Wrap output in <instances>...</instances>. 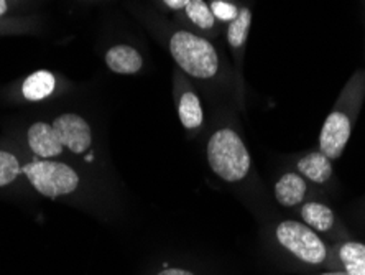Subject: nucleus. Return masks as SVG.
Returning a JSON list of instances; mask_svg holds the SVG:
<instances>
[{"label": "nucleus", "mask_w": 365, "mask_h": 275, "mask_svg": "<svg viewBox=\"0 0 365 275\" xmlns=\"http://www.w3.org/2000/svg\"><path fill=\"white\" fill-rule=\"evenodd\" d=\"M207 161L225 181H240L250 170V154L232 129H219L207 144Z\"/></svg>", "instance_id": "obj_1"}, {"label": "nucleus", "mask_w": 365, "mask_h": 275, "mask_svg": "<svg viewBox=\"0 0 365 275\" xmlns=\"http://www.w3.org/2000/svg\"><path fill=\"white\" fill-rule=\"evenodd\" d=\"M170 50L182 71L200 79H209L217 73L219 58L207 40L190 31H178L171 36Z\"/></svg>", "instance_id": "obj_2"}, {"label": "nucleus", "mask_w": 365, "mask_h": 275, "mask_svg": "<svg viewBox=\"0 0 365 275\" xmlns=\"http://www.w3.org/2000/svg\"><path fill=\"white\" fill-rule=\"evenodd\" d=\"M277 239L284 249L297 256L306 264H323L327 257V249L319 236L309 226L298 221H283L277 226Z\"/></svg>", "instance_id": "obj_3"}, {"label": "nucleus", "mask_w": 365, "mask_h": 275, "mask_svg": "<svg viewBox=\"0 0 365 275\" xmlns=\"http://www.w3.org/2000/svg\"><path fill=\"white\" fill-rule=\"evenodd\" d=\"M25 175L29 176L36 191L48 198L69 195L79 185L78 174L64 164L56 161H34L26 165Z\"/></svg>", "instance_id": "obj_4"}, {"label": "nucleus", "mask_w": 365, "mask_h": 275, "mask_svg": "<svg viewBox=\"0 0 365 275\" xmlns=\"http://www.w3.org/2000/svg\"><path fill=\"white\" fill-rule=\"evenodd\" d=\"M352 134V116L342 109H334L323 124L319 136V152L329 160L339 159Z\"/></svg>", "instance_id": "obj_5"}, {"label": "nucleus", "mask_w": 365, "mask_h": 275, "mask_svg": "<svg viewBox=\"0 0 365 275\" xmlns=\"http://www.w3.org/2000/svg\"><path fill=\"white\" fill-rule=\"evenodd\" d=\"M53 129H55L60 142L74 154L86 152L93 142L88 122L78 114H63L56 117L53 122Z\"/></svg>", "instance_id": "obj_6"}, {"label": "nucleus", "mask_w": 365, "mask_h": 275, "mask_svg": "<svg viewBox=\"0 0 365 275\" xmlns=\"http://www.w3.org/2000/svg\"><path fill=\"white\" fill-rule=\"evenodd\" d=\"M29 145L36 155L45 159L56 157L64 147L53 126H48L45 122H36L29 129Z\"/></svg>", "instance_id": "obj_7"}, {"label": "nucleus", "mask_w": 365, "mask_h": 275, "mask_svg": "<svg viewBox=\"0 0 365 275\" xmlns=\"http://www.w3.org/2000/svg\"><path fill=\"white\" fill-rule=\"evenodd\" d=\"M106 63L114 73L135 74L142 69L143 59L135 48L127 45L112 46L106 55Z\"/></svg>", "instance_id": "obj_8"}, {"label": "nucleus", "mask_w": 365, "mask_h": 275, "mask_svg": "<svg viewBox=\"0 0 365 275\" xmlns=\"http://www.w3.org/2000/svg\"><path fill=\"white\" fill-rule=\"evenodd\" d=\"M306 181L298 174H284L275 185V198L282 206H294L306 196Z\"/></svg>", "instance_id": "obj_9"}, {"label": "nucleus", "mask_w": 365, "mask_h": 275, "mask_svg": "<svg viewBox=\"0 0 365 275\" xmlns=\"http://www.w3.org/2000/svg\"><path fill=\"white\" fill-rule=\"evenodd\" d=\"M298 171L313 183H326L332 175L331 160L323 152H311L298 161Z\"/></svg>", "instance_id": "obj_10"}, {"label": "nucleus", "mask_w": 365, "mask_h": 275, "mask_svg": "<svg viewBox=\"0 0 365 275\" xmlns=\"http://www.w3.org/2000/svg\"><path fill=\"white\" fill-rule=\"evenodd\" d=\"M53 89H55V76L45 69L31 73L21 86V93L29 101L45 99L53 93Z\"/></svg>", "instance_id": "obj_11"}, {"label": "nucleus", "mask_w": 365, "mask_h": 275, "mask_svg": "<svg viewBox=\"0 0 365 275\" xmlns=\"http://www.w3.org/2000/svg\"><path fill=\"white\" fill-rule=\"evenodd\" d=\"M302 218L306 226L319 233L331 231L336 221L332 209L323 203H306L302 208Z\"/></svg>", "instance_id": "obj_12"}, {"label": "nucleus", "mask_w": 365, "mask_h": 275, "mask_svg": "<svg viewBox=\"0 0 365 275\" xmlns=\"http://www.w3.org/2000/svg\"><path fill=\"white\" fill-rule=\"evenodd\" d=\"M337 254L349 275H365V244L362 242H346Z\"/></svg>", "instance_id": "obj_13"}, {"label": "nucleus", "mask_w": 365, "mask_h": 275, "mask_svg": "<svg viewBox=\"0 0 365 275\" xmlns=\"http://www.w3.org/2000/svg\"><path fill=\"white\" fill-rule=\"evenodd\" d=\"M180 121L186 129H196L202 124V107L195 93H185L178 104Z\"/></svg>", "instance_id": "obj_14"}, {"label": "nucleus", "mask_w": 365, "mask_h": 275, "mask_svg": "<svg viewBox=\"0 0 365 275\" xmlns=\"http://www.w3.org/2000/svg\"><path fill=\"white\" fill-rule=\"evenodd\" d=\"M250 21H252L250 10L247 7L240 9L237 17L230 21L229 30H227V40L230 43V46L239 48V46L244 45L245 40H247V35H249Z\"/></svg>", "instance_id": "obj_15"}, {"label": "nucleus", "mask_w": 365, "mask_h": 275, "mask_svg": "<svg viewBox=\"0 0 365 275\" xmlns=\"http://www.w3.org/2000/svg\"><path fill=\"white\" fill-rule=\"evenodd\" d=\"M187 17L192 21V24L200 26L202 30H209L214 26V15L211 12V7L204 2V0H191L190 4L185 7Z\"/></svg>", "instance_id": "obj_16"}, {"label": "nucleus", "mask_w": 365, "mask_h": 275, "mask_svg": "<svg viewBox=\"0 0 365 275\" xmlns=\"http://www.w3.org/2000/svg\"><path fill=\"white\" fill-rule=\"evenodd\" d=\"M20 174V165L17 159L9 152H0V186L9 185Z\"/></svg>", "instance_id": "obj_17"}, {"label": "nucleus", "mask_w": 365, "mask_h": 275, "mask_svg": "<svg viewBox=\"0 0 365 275\" xmlns=\"http://www.w3.org/2000/svg\"><path fill=\"white\" fill-rule=\"evenodd\" d=\"M211 12L216 19L222 20V21H232L235 17H237L239 10L234 7V5H230L227 2H219V0H216V2L211 4Z\"/></svg>", "instance_id": "obj_18"}, {"label": "nucleus", "mask_w": 365, "mask_h": 275, "mask_svg": "<svg viewBox=\"0 0 365 275\" xmlns=\"http://www.w3.org/2000/svg\"><path fill=\"white\" fill-rule=\"evenodd\" d=\"M190 2H191V0H165V4L168 5L170 9H175V10L185 9Z\"/></svg>", "instance_id": "obj_19"}, {"label": "nucleus", "mask_w": 365, "mask_h": 275, "mask_svg": "<svg viewBox=\"0 0 365 275\" xmlns=\"http://www.w3.org/2000/svg\"><path fill=\"white\" fill-rule=\"evenodd\" d=\"M158 275H195V274L182 271V269H166V271H162Z\"/></svg>", "instance_id": "obj_20"}, {"label": "nucleus", "mask_w": 365, "mask_h": 275, "mask_svg": "<svg viewBox=\"0 0 365 275\" xmlns=\"http://www.w3.org/2000/svg\"><path fill=\"white\" fill-rule=\"evenodd\" d=\"M7 12V2L5 0H0V15H4Z\"/></svg>", "instance_id": "obj_21"}, {"label": "nucleus", "mask_w": 365, "mask_h": 275, "mask_svg": "<svg viewBox=\"0 0 365 275\" xmlns=\"http://www.w3.org/2000/svg\"><path fill=\"white\" fill-rule=\"evenodd\" d=\"M323 275H349L346 271H339V272H326Z\"/></svg>", "instance_id": "obj_22"}]
</instances>
